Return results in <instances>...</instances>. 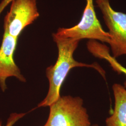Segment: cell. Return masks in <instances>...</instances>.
<instances>
[{
  "instance_id": "cell-3",
  "label": "cell",
  "mask_w": 126,
  "mask_h": 126,
  "mask_svg": "<svg viewBox=\"0 0 126 126\" xmlns=\"http://www.w3.org/2000/svg\"><path fill=\"white\" fill-rule=\"evenodd\" d=\"M54 34L60 37L79 41L88 39L109 44L110 40L109 33L104 30L97 17L94 0H86L82 18L77 25L69 28H59Z\"/></svg>"
},
{
  "instance_id": "cell-7",
  "label": "cell",
  "mask_w": 126,
  "mask_h": 126,
  "mask_svg": "<svg viewBox=\"0 0 126 126\" xmlns=\"http://www.w3.org/2000/svg\"><path fill=\"white\" fill-rule=\"evenodd\" d=\"M114 106L113 113L105 121L106 126H126V88L122 85H113Z\"/></svg>"
},
{
  "instance_id": "cell-6",
  "label": "cell",
  "mask_w": 126,
  "mask_h": 126,
  "mask_svg": "<svg viewBox=\"0 0 126 126\" xmlns=\"http://www.w3.org/2000/svg\"><path fill=\"white\" fill-rule=\"evenodd\" d=\"M17 39L4 32L0 47V86L4 92L7 89L6 80L11 77L23 82L26 79L15 62L14 54L17 45Z\"/></svg>"
},
{
  "instance_id": "cell-9",
  "label": "cell",
  "mask_w": 126,
  "mask_h": 126,
  "mask_svg": "<svg viewBox=\"0 0 126 126\" xmlns=\"http://www.w3.org/2000/svg\"><path fill=\"white\" fill-rule=\"evenodd\" d=\"M25 115V113H12L9 117L6 125L3 126L1 124V123L0 122V126H13L16 122H18L20 119L22 118Z\"/></svg>"
},
{
  "instance_id": "cell-8",
  "label": "cell",
  "mask_w": 126,
  "mask_h": 126,
  "mask_svg": "<svg viewBox=\"0 0 126 126\" xmlns=\"http://www.w3.org/2000/svg\"><path fill=\"white\" fill-rule=\"evenodd\" d=\"M87 49L95 58L105 59L108 62L113 70L119 74H124L126 77V68L124 67L110 54V48L103 43L94 40H89L86 44ZM124 86L126 88V81Z\"/></svg>"
},
{
  "instance_id": "cell-2",
  "label": "cell",
  "mask_w": 126,
  "mask_h": 126,
  "mask_svg": "<svg viewBox=\"0 0 126 126\" xmlns=\"http://www.w3.org/2000/svg\"><path fill=\"white\" fill-rule=\"evenodd\" d=\"M50 113L43 126H91L89 114L83 100L70 95L59 98L50 107Z\"/></svg>"
},
{
  "instance_id": "cell-11",
  "label": "cell",
  "mask_w": 126,
  "mask_h": 126,
  "mask_svg": "<svg viewBox=\"0 0 126 126\" xmlns=\"http://www.w3.org/2000/svg\"><path fill=\"white\" fill-rule=\"evenodd\" d=\"M91 126H99L98 124H93V125H92Z\"/></svg>"
},
{
  "instance_id": "cell-1",
  "label": "cell",
  "mask_w": 126,
  "mask_h": 126,
  "mask_svg": "<svg viewBox=\"0 0 126 126\" xmlns=\"http://www.w3.org/2000/svg\"><path fill=\"white\" fill-rule=\"evenodd\" d=\"M52 36L58 47V57L55 64L46 69V77L49 82V91L45 98L38 105V107H50L59 99L60 97L61 87L68 73L72 68L78 67L93 68L106 79V72L99 63H82L74 59V52L80 41L60 37L54 33Z\"/></svg>"
},
{
  "instance_id": "cell-5",
  "label": "cell",
  "mask_w": 126,
  "mask_h": 126,
  "mask_svg": "<svg viewBox=\"0 0 126 126\" xmlns=\"http://www.w3.org/2000/svg\"><path fill=\"white\" fill-rule=\"evenodd\" d=\"M4 19V32L18 38L23 29L39 16L36 0H13Z\"/></svg>"
},
{
  "instance_id": "cell-10",
  "label": "cell",
  "mask_w": 126,
  "mask_h": 126,
  "mask_svg": "<svg viewBox=\"0 0 126 126\" xmlns=\"http://www.w3.org/2000/svg\"><path fill=\"white\" fill-rule=\"evenodd\" d=\"M13 0H3L0 3V15L2 12L5 8Z\"/></svg>"
},
{
  "instance_id": "cell-4",
  "label": "cell",
  "mask_w": 126,
  "mask_h": 126,
  "mask_svg": "<svg viewBox=\"0 0 126 126\" xmlns=\"http://www.w3.org/2000/svg\"><path fill=\"white\" fill-rule=\"evenodd\" d=\"M95 1L109 30L110 40L108 44L112 56L117 59L126 55V13L113 9L109 0H95Z\"/></svg>"
}]
</instances>
